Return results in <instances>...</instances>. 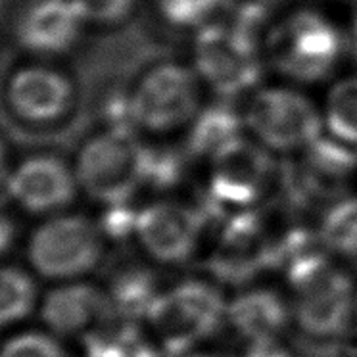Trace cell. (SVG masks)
Listing matches in <instances>:
<instances>
[{
    "label": "cell",
    "mask_w": 357,
    "mask_h": 357,
    "mask_svg": "<svg viewBox=\"0 0 357 357\" xmlns=\"http://www.w3.org/2000/svg\"><path fill=\"white\" fill-rule=\"evenodd\" d=\"M213 225L200 200L158 198L139 206L131 244L155 267H183L206 252Z\"/></svg>",
    "instance_id": "cell-7"
},
{
    "label": "cell",
    "mask_w": 357,
    "mask_h": 357,
    "mask_svg": "<svg viewBox=\"0 0 357 357\" xmlns=\"http://www.w3.org/2000/svg\"><path fill=\"white\" fill-rule=\"evenodd\" d=\"M195 70L218 98L234 102L252 94L264 75V48L256 29L221 16L195 35Z\"/></svg>",
    "instance_id": "cell-8"
},
{
    "label": "cell",
    "mask_w": 357,
    "mask_h": 357,
    "mask_svg": "<svg viewBox=\"0 0 357 357\" xmlns=\"http://www.w3.org/2000/svg\"><path fill=\"white\" fill-rule=\"evenodd\" d=\"M77 348L81 357H167L142 321L119 315L106 321Z\"/></svg>",
    "instance_id": "cell-20"
},
{
    "label": "cell",
    "mask_w": 357,
    "mask_h": 357,
    "mask_svg": "<svg viewBox=\"0 0 357 357\" xmlns=\"http://www.w3.org/2000/svg\"><path fill=\"white\" fill-rule=\"evenodd\" d=\"M4 98L20 121L50 127L70 117L77 102V86L66 71L52 63L31 62L10 73Z\"/></svg>",
    "instance_id": "cell-14"
},
{
    "label": "cell",
    "mask_w": 357,
    "mask_h": 357,
    "mask_svg": "<svg viewBox=\"0 0 357 357\" xmlns=\"http://www.w3.org/2000/svg\"><path fill=\"white\" fill-rule=\"evenodd\" d=\"M6 163H8V158H6V146H4V142L0 140V178L4 177V173H6Z\"/></svg>",
    "instance_id": "cell-32"
},
{
    "label": "cell",
    "mask_w": 357,
    "mask_h": 357,
    "mask_svg": "<svg viewBox=\"0 0 357 357\" xmlns=\"http://www.w3.org/2000/svg\"><path fill=\"white\" fill-rule=\"evenodd\" d=\"M142 146L137 132L114 127L86 137L73 160L81 192L102 208L135 202L142 188Z\"/></svg>",
    "instance_id": "cell-10"
},
{
    "label": "cell",
    "mask_w": 357,
    "mask_h": 357,
    "mask_svg": "<svg viewBox=\"0 0 357 357\" xmlns=\"http://www.w3.org/2000/svg\"><path fill=\"white\" fill-rule=\"evenodd\" d=\"M102 284L117 315L132 321H144L150 305L165 287L158 267L146 259L117 265Z\"/></svg>",
    "instance_id": "cell-18"
},
{
    "label": "cell",
    "mask_w": 357,
    "mask_h": 357,
    "mask_svg": "<svg viewBox=\"0 0 357 357\" xmlns=\"http://www.w3.org/2000/svg\"><path fill=\"white\" fill-rule=\"evenodd\" d=\"M279 229H273L259 210L227 215L213 225L204 252L206 275L227 290L246 287L265 275L279 273Z\"/></svg>",
    "instance_id": "cell-6"
},
{
    "label": "cell",
    "mask_w": 357,
    "mask_h": 357,
    "mask_svg": "<svg viewBox=\"0 0 357 357\" xmlns=\"http://www.w3.org/2000/svg\"><path fill=\"white\" fill-rule=\"evenodd\" d=\"M348 54L346 33L317 10L302 8L279 20L267 33L265 63L294 83H319L331 77Z\"/></svg>",
    "instance_id": "cell-5"
},
{
    "label": "cell",
    "mask_w": 357,
    "mask_h": 357,
    "mask_svg": "<svg viewBox=\"0 0 357 357\" xmlns=\"http://www.w3.org/2000/svg\"><path fill=\"white\" fill-rule=\"evenodd\" d=\"M183 357H244L242 351L234 354V351H223V349H208V348H200L192 351V354H187Z\"/></svg>",
    "instance_id": "cell-31"
},
{
    "label": "cell",
    "mask_w": 357,
    "mask_h": 357,
    "mask_svg": "<svg viewBox=\"0 0 357 357\" xmlns=\"http://www.w3.org/2000/svg\"><path fill=\"white\" fill-rule=\"evenodd\" d=\"M356 177L357 154L354 148L323 135L296 160L280 167L279 187L292 206H328L349 195Z\"/></svg>",
    "instance_id": "cell-12"
},
{
    "label": "cell",
    "mask_w": 357,
    "mask_h": 357,
    "mask_svg": "<svg viewBox=\"0 0 357 357\" xmlns=\"http://www.w3.org/2000/svg\"><path fill=\"white\" fill-rule=\"evenodd\" d=\"M86 25L77 0H29L16 20V37L29 54L50 60L77 47Z\"/></svg>",
    "instance_id": "cell-17"
},
{
    "label": "cell",
    "mask_w": 357,
    "mask_h": 357,
    "mask_svg": "<svg viewBox=\"0 0 357 357\" xmlns=\"http://www.w3.org/2000/svg\"><path fill=\"white\" fill-rule=\"evenodd\" d=\"M229 290L208 275L165 282L150 305L144 326L167 357L206 348L225 331Z\"/></svg>",
    "instance_id": "cell-2"
},
{
    "label": "cell",
    "mask_w": 357,
    "mask_h": 357,
    "mask_svg": "<svg viewBox=\"0 0 357 357\" xmlns=\"http://www.w3.org/2000/svg\"><path fill=\"white\" fill-rule=\"evenodd\" d=\"M79 192L73 165L50 152L27 155L6 175V198L16 210L40 219L70 210Z\"/></svg>",
    "instance_id": "cell-13"
},
{
    "label": "cell",
    "mask_w": 357,
    "mask_h": 357,
    "mask_svg": "<svg viewBox=\"0 0 357 357\" xmlns=\"http://www.w3.org/2000/svg\"><path fill=\"white\" fill-rule=\"evenodd\" d=\"M0 357H75L66 344L47 331H20L0 344Z\"/></svg>",
    "instance_id": "cell-26"
},
{
    "label": "cell",
    "mask_w": 357,
    "mask_h": 357,
    "mask_svg": "<svg viewBox=\"0 0 357 357\" xmlns=\"http://www.w3.org/2000/svg\"><path fill=\"white\" fill-rule=\"evenodd\" d=\"M155 16L167 29L198 33L223 16V0H152Z\"/></svg>",
    "instance_id": "cell-25"
},
{
    "label": "cell",
    "mask_w": 357,
    "mask_h": 357,
    "mask_svg": "<svg viewBox=\"0 0 357 357\" xmlns=\"http://www.w3.org/2000/svg\"><path fill=\"white\" fill-rule=\"evenodd\" d=\"M114 315L117 313L104 284L89 279L54 284L43 294L39 307L45 331L75 346L85 342Z\"/></svg>",
    "instance_id": "cell-16"
},
{
    "label": "cell",
    "mask_w": 357,
    "mask_h": 357,
    "mask_svg": "<svg viewBox=\"0 0 357 357\" xmlns=\"http://www.w3.org/2000/svg\"><path fill=\"white\" fill-rule=\"evenodd\" d=\"M225 331L238 340L241 349L288 340L294 323L284 288L257 280L229 292Z\"/></svg>",
    "instance_id": "cell-15"
},
{
    "label": "cell",
    "mask_w": 357,
    "mask_h": 357,
    "mask_svg": "<svg viewBox=\"0 0 357 357\" xmlns=\"http://www.w3.org/2000/svg\"><path fill=\"white\" fill-rule=\"evenodd\" d=\"M294 333L315 344H338L356 333L357 279L349 264L311 248L280 273Z\"/></svg>",
    "instance_id": "cell-1"
},
{
    "label": "cell",
    "mask_w": 357,
    "mask_h": 357,
    "mask_svg": "<svg viewBox=\"0 0 357 357\" xmlns=\"http://www.w3.org/2000/svg\"><path fill=\"white\" fill-rule=\"evenodd\" d=\"M244 129L241 109L233 108V102L218 98L215 104L204 106L195 121L187 129L183 146L190 160H208L221 152L227 144L241 139Z\"/></svg>",
    "instance_id": "cell-19"
},
{
    "label": "cell",
    "mask_w": 357,
    "mask_h": 357,
    "mask_svg": "<svg viewBox=\"0 0 357 357\" xmlns=\"http://www.w3.org/2000/svg\"><path fill=\"white\" fill-rule=\"evenodd\" d=\"M190 155L185 146L169 142H152L142 146V188L154 192H171L187 175Z\"/></svg>",
    "instance_id": "cell-23"
},
{
    "label": "cell",
    "mask_w": 357,
    "mask_h": 357,
    "mask_svg": "<svg viewBox=\"0 0 357 357\" xmlns=\"http://www.w3.org/2000/svg\"><path fill=\"white\" fill-rule=\"evenodd\" d=\"M14 210L16 208L10 200H0V261H4L6 254L14 248L17 241V219Z\"/></svg>",
    "instance_id": "cell-29"
},
{
    "label": "cell",
    "mask_w": 357,
    "mask_h": 357,
    "mask_svg": "<svg viewBox=\"0 0 357 357\" xmlns=\"http://www.w3.org/2000/svg\"><path fill=\"white\" fill-rule=\"evenodd\" d=\"M319 246L340 261H357V196L325 206L315 225Z\"/></svg>",
    "instance_id": "cell-22"
},
{
    "label": "cell",
    "mask_w": 357,
    "mask_h": 357,
    "mask_svg": "<svg viewBox=\"0 0 357 357\" xmlns=\"http://www.w3.org/2000/svg\"><path fill=\"white\" fill-rule=\"evenodd\" d=\"M280 4L282 0H223V16L257 31Z\"/></svg>",
    "instance_id": "cell-28"
},
{
    "label": "cell",
    "mask_w": 357,
    "mask_h": 357,
    "mask_svg": "<svg viewBox=\"0 0 357 357\" xmlns=\"http://www.w3.org/2000/svg\"><path fill=\"white\" fill-rule=\"evenodd\" d=\"M280 167L273 154L257 140L241 139L227 144L210 160L208 185L200 202L215 223L227 215L259 210L279 185Z\"/></svg>",
    "instance_id": "cell-9"
},
{
    "label": "cell",
    "mask_w": 357,
    "mask_h": 357,
    "mask_svg": "<svg viewBox=\"0 0 357 357\" xmlns=\"http://www.w3.org/2000/svg\"><path fill=\"white\" fill-rule=\"evenodd\" d=\"M112 242L98 219L77 211H62L40 221L25 242L31 273L52 284L86 280L108 259Z\"/></svg>",
    "instance_id": "cell-3"
},
{
    "label": "cell",
    "mask_w": 357,
    "mask_h": 357,
    "mask_svg": "<svg viewBox=\"0 0 357 357\" xmlns=\"http://www.w3.org/2000/svg\"><path fill=\"white\" fill-rule=\"evenodd\" d=\"M323 121L328 137L357 146V75L338 79L326 94Z\"/></svg>",
    "instance_id": "cell-24"
},
{
    "label": "cell",
    "mask_w": 357,
    "mask_h": 357,
    "mask_svg": "<svg viewBox=\"0 0 357 357\" xmlns=\"http://www.w3.org/2000/svg\"><path fill=\"white\" fill-rule=\"evenodd\" d=\"M43 294L31 269L0 261V331L24 325L39 313Z\"/></svg>",
    "instance_id": "cell-21"
},
{
    "label": "cell",
    "mask_w": 357,
    "mask_h": 357,
    "mask_svg": "<svg viewBox=\"0 0 357 357\" xmlns=\"http://www.w3.org/2000/svg\"><path fill=\"white\" fill-rule=\"evenodd\" d=\"M140 0H77L89 25L114 29L127 24L139 8Z\"/></svg>",
    "instance_id": "cell-27"
},
{
    "label": "cell",
    "mask_w": 357,
    "mask_h": 357,
    "mask_svg": "<svg viewBox=\"0 0 357 357\" xmlns=\"http://www.w3.org/2000/svg\"><path fill=\"white\" fill-rule=\"evenodd\" d=\"M346 48H348V54L357 62V14L351 20V25L346 33Z\"/></svg>",
    "instance_id": "cell-30"
},
{
    "label": "cell",
    "mask_w": 357,
    "mask_h": 357,
    "mask_svg": "<svg viewBox=\"0 0 357 357\" xmlns=\"http://www.w3.org/2000/svg\"><path fill=\"white\" fill-rule=\"evenodd\" d=\"M241 112L244 129L277 154H300L325 135L323 109L292 86H257Z\"/></svg>",
    "instance_id": "cell-11"
},
{
    "label": "cell",
    "mask_w": 357,
    "mask_h": 357,
    "mask_svg": "<svg viewBox=\"0 0 357 357\" xmlns=\"http://www.w3.org/2000/svg\"><path fill=\"white\" fill-rule=\"evenodd\" d=\"M204 81L195 66L178 60H150L127 86L132 129L163 139L188 129L204 108Z\"/></svg>",
    "instance_id": "cell-4"
},
{
    "label": "cell",
    "mask_w": 357,
    "mask_h": 357,
    "mask_svg": "<svg viewBox=\"0 0 357 357\" xmlns=\"http://www.w3.org/2000/svg\"><path fill=\"white\" fill-rule=\"evenodd\" d=\"M348 357H357V348L349 349V356Z\"/></svg>",
    "instance_id": "cell-33"
},
{
    "label": "cell",
    "mask_w": 357,
    "mask_h": 357,
    "mask_svg": "<svg viewBox=\"0 0 357 357\" xmlns=\"http://www.w3.org/2000/svg\"><path fill=\"white\" fill-rule=\"evenodd\" d=\"M356 333H357V292H356Z\"/></svg>",
    "instance_id": "cell-34"
}]
</instances>
